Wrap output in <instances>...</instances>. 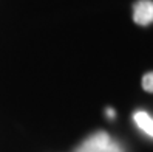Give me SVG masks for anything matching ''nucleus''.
I'll return each instance as SVG.
<instances>
[{
    "label": "nucleus",
    "mask_w": 153,
    "mask_h": 152,
    "mask_svg": "<svg viewBox=\"0 0 153 152\" xmlns=\"http://www.w3.org/2000/svg\"><path fill=\"white\" fill-rule=\"evenodd\" d=\"M133 120L136 123V126L142 130L146 132L149 137L153 138V118L147 112H142V110H138L133 113Z\"/></svg>",
    "instance_id": "obj_3"
},
{
    "label": "nucleus",
    "mask_w": 153,
    "mask_h": 152,
    "mask_svg": "<svg viewBox=\"0 0 153 152\" xmlns=\"http://www.w3.org/2000/svg\"><path fill=\"white\" fill-rule=\"evenodd\" d=\"M133 22L139 26L153 23V0H138L133 5Z\"/></svg>",
    "instance_id": "obj_2"
},
{
    "label": "nucleus",
    "mask_w": 153,
    "mask_h": 152,
    "mask_svg": "<svg viewBox=\"0 0 153 152\" xmlns=\"http://www.w3.org/2000/svg\"><path fill=\"white\" fill-rule=\"evenodd\" d=\"M111 143V137L105 130H99L88 137L82 145L77 148L76 152H105Z\"/></svg>",
    "instance_id": "obj_1"
},
{
    "label": "nucleus",
    "mask_w": 153,
    "mask_h": 152,
    "mask_svg": "<svg viewBox=\"0 0 153 152\" xmlns=\"http://www.w3.org/2000/svg\"><path fill=\"white\" fill-rule=\"evenodd\" d=\"M107 113H108V117H110V118H113V117H114V112H113V110H108Z\"/></svg>",
    "instance_id": "obj_6"
},
{
    "label": "nucleus",
    "mask_w": 153,
    "mask_h": 152,
    "mask_svg": "<svg viewBox=\"0 0 153 152\" xmlns=\"http://www.w3.org/2000/svg\"><path fill=\"white\" fill-rule=\"evenodd\" d=\"M142 88L149 93H153V71H149L142 76Z\"/></svg>",
    "instance_id": "obj_4"
},
{
    "label": "nucleus",
    "mask_w": 153,
    "mask_h": 152,
    "mask_svg": "<svg viewBox=\"0 0 153 152\" xmlns=\"http://www.w3.org/2000/svg\"><path fill=\"white\" fill-rule=\"evenodd\" d=\"M105 152H124V151H122V148L118 145V143L111 140V143L108 145V148H107V151H105Z\"/></svg>",
    "instance_id": "obj_5"
}]
</instances>
